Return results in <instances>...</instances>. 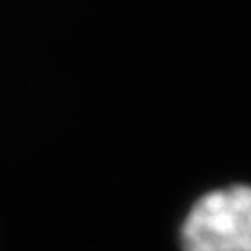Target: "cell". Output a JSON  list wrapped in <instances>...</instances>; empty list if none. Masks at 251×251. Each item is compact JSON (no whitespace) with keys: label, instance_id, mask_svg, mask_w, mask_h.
<instances>
[{"label":"cell","instance_id":"obj_1","mask_svg":"<svg viewBox=\"0 0 251 251\" xmlns=\"http://www.w3.org/2000/svg\"><path fill=\"white\" fill-rule=\"evenodd\" d=\"M179 244L182 251H251V186L231 184L196 199Z\"/></svg>","mask_w":251,"mask_h":251}]
</instances>
